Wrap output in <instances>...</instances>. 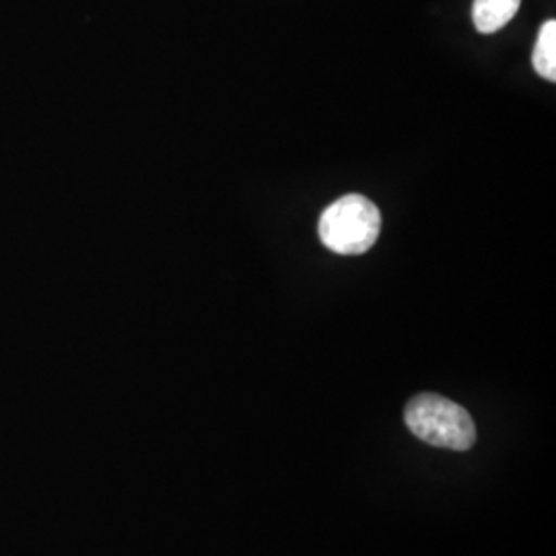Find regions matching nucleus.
Returning a JSON list of instances; mask_svg holds the SVG:
<instances>
[{
  "label": "nucleus",
  "instance_id": "f03ea898",
  "mask_svg": "<svg viewBox=\"0 0 556 556\" xmlns=\"http://www.w3.org/2000/svg\"><path fill=\"white\" fill-rule=\"evenodd\" d=\"M381 231L378 206L361 194L332 202L319 217L321 243L340 256H358L376 245Z\"/></svg>",
  "mask_w": 556,
  "mask_h": 556
},
{
  "label": "nucleus",
  "instance_id": "f257e3e1",
  "mask_svg": "<svg viewBox=\"0 0 556 556\" xmlns=\"http://www.w3.org/2000/svg\"><path fill=\"white\" fill-rule=\"evenodd\" d=\"M406 427L415 438L443 450L468 452L477 441V425L466 408L438 394H418L406 404Z\"/></svg>",
  "mask_w": 556,
  "mask_h": 556
},
{
  "label": "nucleus",
  "instance_id": "7ed1b4c3",
  "mask_svg": "<svg viewBox=\"0 0 556 556\" xmlns=\"http://www.w3.org/2000/svg\"><path fill=\"white\" fill-rule=\"evenodd\" d=\"M521 0H475L472 20L480 34H495L514 20Z\"/></svg>",
  "mask_w": 556,
  "mask_h": 556
},
{
  "label": "nucleus",
  "instance_id": "20e7f679",
  "mask_svg": "<svg viewBox=\"0 0 556 556\" xmlns=\"http://www.w3.org/2000/svg\"><path fill=\"white\" fill-rule=\"evenodd\" d=\"M532 62H534V68H536L538 75L542 79L556 80V21H546L542 27H540V34H538L536 48H534V54H532Z\"/></svg>",
  "mask_w": 556,
  "mask_h": 556
}]
</instances>
